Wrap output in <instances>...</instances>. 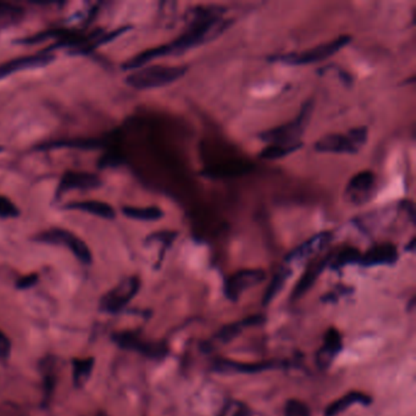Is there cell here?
Segmentation results:
<instances>
[{"instance_id": "1", "label": "cell", "mask_w": 416, "mask_h": 416, "mask_svg": "<svg viewBox=\"0 0 416 416\" xmlns=\"http://www.w3.org/2000/svg\"><path fill=\"white\" fill-rule=\"evenodd\" d=\"M228 9L221 5H198L187 13V27L178 37L158 47L146 49L122 65L124 70L141 69L161 56L182 55L191 49L201 47L223 35L231 26L225 18Z\"/></svg>"}, {"instance_id": "2", "label": "cell", "mask_w": 416, "mask_h": 416, "mask_svg": "<svg viewBox=\"0 0 416 416\" xmlns=\"http://www.w3.org/2000/svg\"><path fill=\"white\" fill-rule=\"evenodd\" d=\"M188 66L185 65H151L143 66L141 69L133 70L126 78V85L134 90H146L161 88L172 85L186 76Z\"/></svg>"}, {"instance_id": "3", "label": "cell", "mask_w": 416, "mask_h": 416, "mask_svg": "<svg viewBox=\"0 0 416 416\" xmlns=\"http://www.w3.org/2000/svg\"><path fill=\"white\" fill-rule=\"evenodd\" d=\"M369 129L366 126L353 127L344 133H331L314 144V151L324 154L356 155L368 142Z\"/></svg>"}, {"instance_id": "4", "label": "cell", "mask_w": 416, "mask_h": 416, "mask_svg": "<svg viewBox=\"0 0 416 416\" xmlns=\"http://www.w3.org/2000/svg\"><path fill=\"white\" fill-rule=\"evenodd\" d=\"M313 110L314 100L311 99L306 100L302 107L301 112L296 116V119L274 129H266L264 132L259 133L257 137L262 142L267 143V146L269 144L291 146V144L301 143L302 136L309 124Z\"/></svg>"}, {"instance_id": "5", "label": "cell", "mask_w": 416, "mask_h": 416, "mask_svg": "<svg viewBox=\"0 0 416 416\" xmlns=\"http://www.w3.org/2000/svg\"><path fill=\"white\" fill-rule=\"evenodd\" d=\"M352 42L349 35L339 36L330 42L318 44L315 47L303 50V52L286 53L281 55L271 56L270 60L289 66H304L321 63L341 52L344 47Z\"/></svg>"}, {"instance_id": "6", "label": "cell", "mask_w": 416, "mask_h": 416, "mask_svg": "<svg viewBox=\"0 0 416 416\" xmlns=\"http://www.w3.org/2000/svg\"><path fill=\"white\" fill-rule=\"evenodd\" d=\"M32 240L43 245H60L69 249L73 257L85 265H90L93 262V254L86 242L76 236L73 232L61 228H50L37 233Z\"/></svg>"}, {"instance_id": "7", "label": "cell", "mask_w": 416, "mask_h": 416, "mask_svg": "<svg viewBox=\"0 0 416 416\" xmlns=\"http://www.w3.org/2000/svg\"><path fill=\"white\" fill-rule=\"evenodd\" d=\"M141 289V279L137 276H131L127 279H122L120 284H116L115 287L107 291L102 299H100V309L107 313H117L124 309L129 302L132 301L134 297Z\"/></svg>"}, {"instance_id": "8", "label": "cell", "mask_w": 416, "mask_h": 416, "mask_svg": "<svg viewBox=\"0 0 416 416\" xmlns=\"http://www.w3.org/2000/svg\"><path fill=\"white\" fill-rule=\"evenodd\" d=\"M332 238L334 236L331 232H320V233L314 235L313 237H310L309 240H305L297 248L293 249L291 253H288L282 266L294 274L298 266L303 265L311 257L321 253L322 250L330 245Z\"/></svg>"}, {"instance_id": "9", "label": "cell", "mask_w": 416, "mask_h": 416, "mask_svg": "<svg viewBox=\"0 0 416 416\" xmlns=\"http://www.w3.org/2000/svg\"><path fill=\"white\" fill-rule=\"evenodd\" d=\"M265 279V271L262 269H242L226 279L223 292L228 301L237 302L242 294H245L250 288L262 284Z\"/></svg>"}, {"instance_id": "10", "label": "cell", "mask_w": 416, "mask_h": 416, "mask_svg": "<svg viewBox=\"0 0 416 416\" xmlns=\"http://www.w3.org/2000/svg\"><path fill=\"white\" fill-rule=\"evenodd\" d=\"M56 56L53 53L42 52L30 55L18 56L10 60L0 63V81L9 76L23 73L27 70L41 69L55 61Z\"/></svg>"}, {"instance_id": "11", "label": "cell", "mask_w": 416, "mask_h": 416, "mask_svg": "<svg viewBox=\"0 0 416 416\" xmlns=\"http://www.w3.org/2000/svg\"><path fill=\"white\" fill-rule=\"evenodd\" d=\"M103 187V180L92 172L68 170L61 175L56 187V198H60L71 191H95Z\"/></svg>"}, {"instance_id": "12", "label": "cell", "mask_w": 416, "mask_h": 416, "mask_svg": "<svg viewBox=\"0 0 416 416\" xmlns=\"http://www.w3.org/2000/svg\"><path fill=\"white\" fill-rule=\"evenodd\" d=\"M376 187V175L370 170L358 172L349 180L346 187V198L354 206H363L373 198Z\"/></svg>"}, {"instance_id": "13", "label": "cell", "mask_w": 416, "mask_h": 416, "mask_svg": "<svg viewBox=\"0 0 416 416\" xmlns=\"http://www.w3.org/2000/svg\"><path fill=\"white\" fill-rule=\"evenodd\" d=\"M264 321H265V319L262 315H254V316H248V318L240 320V321L228 324L223 329H220L219 332L213 338H210V341L202 344V351L209 353L214 351L216 347L228 344L233 339L237 338V336L240 335L243 331L247 330L249 327L259 326Z\"/></svg>"}, {"instance_id": "14", "label": "cell", "mask_w": 416, "mask_h": 416, "mask_svg": "<svg viewBox=\"0 0 416 416\" xmlns=\"http://www.w3.org/2000/svg\"><path fill=\"white\" fill-rule=\"evenodd\" d=\"M288 368L287 361H267L262 363H238V361H228V359H218L213 365V369L220 373H264L269 370L284 369Z\"/></svg>"}, {"instance_id": "15", "label": "cell", "mask_w": 416, "mask_h": 416, "mask_svg": "<svg viewBox=\"0 0 416 416\" xmlns=\"http://www.w3.org/2000/svg\"><path fill=\"white\" fill-rule=\"evenodd\" d=\"M105 143L95 138H63L39 143L32 148L33 151H59V149H76V151H98Z\"/></svg>"}, {"instance_id": "16", "label": "cell", "mask_w": 416, "mask_h": 416, "mask_svg": "<svg viewBox=\"0 0 416 416\" xmlns=\"http://www.w3.org/2000/svg\"><path fill=\"white\" fill-rule=\"evenodd\" d=\"M342 348H343L342 336L337 329L331 327L324 336V342H322L321 347L319 348L316 356H315V361H316L319 369H329L342 351Z\"/></svg>"}, {"instance_id": "17", "label": "cell", "mask_w": 416, "mask_h": 416, "mask_svg": "<svg viewBox=\"0 0 416 416\" xmlns=\"http://www.w3.org/2000/svg\"><path fill=\"white\" fill-rule=\"evenodd\" d=\"M114 339H115L116 343L121 346V347L142 353V354L149 356V358H156L158 359V358H164L168 354V347L165 344L144 342L138 336L133 335L131 332L115 335L114 336Z\"/></svg>"}, {"instance_id": "18", "label": "cell", "mask_w": 416, "mask_h": 416, "mask_svg": "<svg viewBox=\"0 0 416 416\" xmlns=\"http://www.w3.org/2000/svg\"><path fill=\"white\" fill-rule=\"evenodd\" d=\"M398 249L392 243H380L368 249V252L361 254L359 265L364 267L375 266L395 265L398 262Z\"/></svg>"}, {"instance_id": "19", "label": "cell", "mask_w": 416, "mask_h": 416, "mask_svg": "<svg viewBox=\"0 0 416 416\" xmlns=\"http://www.w3.org/2000/svg\"><path fill=\"white\" fill-rule=\"evenodd\" d=\"M64 210H76L86 213V214L95 215L97 218L104 220L116 219V211L109 203L102 201H80V202H71L63 206Z\"/></svg>"}, {"instance_id": "20", "label": "cell", "mask_w": 416, "mask_h": 416, "mask_svg": "<svg viewBox=\"0 0 416 416\" xmlns=\"http://www.w3.org/2000/svg\"><path fill=\"white\" fill-rule=\"evenodd\" d=\"M331 254H329L326 257H322L321 260L314 262V264L310 265L309 269L305 271L303 276H302L301 279H299V282L297 284L296 288H294V291H293L292 293L293 299L301 298L303 294L306 293L308 289H310V287L313 286L314 282L318 279L319 274H321L322 271L325 270L327 266H329Z\"/></svg>"}, {"instance_id": "21", "label": "cell", "mask_w": 416, "mask_h": 416, "mask_svg": "<svg viewBox=\"0 0 416 416\" xmlns=\"http://www.w3.org/2000/svg\"><path fill=\"white\" fill-rule=\"evenodd\" d=\"M371 403H373V399L369 395H365L363 392H358V390H353V392L344 395L342 398L332 402L330 405H327L325 416H337L341 412H346L348 407H352L353 404H361V405L368 407Z\"/></svg>"}, {"instance_id": "22", "label": "cell", "mask_w": 416, "mask_h": 416, "mask_svg": "<svg viewBox=\"0 0 416 416\" xmlns=\"http://www.w3.org/2000/svg\"><path fill=\"white\" fill-rule=\"evenodd\" d=\"M121 213L129 219L137 221H159L164 218V210L159 206H124Z\"/></svg>"}, {"instance_id": "23", "label": "cell", "mask_w": 416, "mask_h": 416, "mask_svg": "<svg viewBox=\"0 0 416 416\" xmlns=\"http://www.w3.org/2000/svg\"><path fill=\"white\" fill-rule=\"evenodd\" d=\"M76 35H78L76 31L69 30V28H55V30L42 31L36 35L18 38L15 43L30 46V44L41 43V42H44L48 39H56V42H58V41H63V39L71 38Z\"/></svg>"}, {"instance_id": "24", "label": "cell", "mask_w": 416, "mask_h": 416, "mask_svg": "<svg viewBox=\"0 0 416 416\" xmlns=\"http://www.w3.org/2000/svg\"><path fill=\"white\" fill-rule=\"evenodd\" d=\"M25 18V10L18 5L0 3V32L16 26Z\"/></svg>"}, {"instance_id": "25", "label": "cell", "mask_w": 416, "mask_h": 416, "mask_svg": "<svg viewBox=\"0 0 416 416\" xmlns=\"http://www.w3.org/2000/svg\"><path fill=\"white\" fill-rule=\"evenodd\" d=\"M361 254L358 249L354 247H347V248L341 249L336 254H331L330 266L331 270H341L346 266L352 265V264H359Z\"/></svg>"}, {"instance_id": "26", "label": "cell", "mask_w": 416, "mask_h": 416, "mask_svg": "<svg viewBox=\"0 0 416 416\" xmlns=\"http://www.w3.org/2000/svg\"><path fill=\"white\" fill-rule=\"evenodd\" d=\"M304 146V143H297V144H291V146H284V144H269L259 153V158L262 160H274L284 159L288 155L296 153L299 151Z\"/></svg>"}, {"instance_id": "27", "label": "cell", "mask_w": 416, "mask_h": 416, "mask_svg": "<svg viewBox=\"0 0 416 416\" xmlns=\"http://www.w3.org/2000/svg\"><path fill=\"white\" fill-rule=\"evenodd\" d=\"M292 274V272H289L287 269H284V266H281L279 270L274 274V279H271L269 287L266 289L264 299H262V304H270L271 302L276 298V296L284 289L288 279H291Z\"/></svg>"}, {"instance_id": "28", "label": "cell", "mask_w": 416, "mask_h": 416, "mask_svg": "<svg viewBox=\"0 0 416 416\" xmlns=\"http://www.w3.org/2000/svg\"><path fill=\"white\" fill-rule=\"evenodd\" d=\"M95 369V359L85 358L73 361V383L76 387H83L90 380L92 371Z\"/></svg>"}, {"instance_id": "29", "label": "cell", "mask_w": 416, "mask_h": 416, "mask_svg": "<svg viewBox=\"0 0 416 416\" xmlns=\"http://www.w3.org/2000/svg\"><path fill=\"white\" fill-rule=\"evenodd\" d=\"M219 416H250V409L247 404L236 399H230L220 410Z\"/></svg>"}, {"instance_id": "30", "label": "cell", "mask_w": 416, "mask_h": 416, "mask_svg": "<svg viewBox=\"0 0 416 416\" xmlns=\"http://www.w3.org/2000/svg\"><path fill=\"white\" fill-rule=\"evenodd\" d=\"M21 216V210L18 206L6 196L0 194V219H18Z\"/></svg>"}, {"instance_id": "31", "label": "cell", "mask_w": 416, "mask_h": 416, "mask_svg": "<svg viewBox=\"0 0 416 416\" xmlns=\"http://www.w3.org/2000/svg\"><path fill=\"white\" fill-rule=\"evenodd\" d=\"M284 416H311L310 409L299 399H288L284 405Z\"/></svg>"}, {"instance_id": "32", "label": "cell", "mask_w": 416, "mask_h": 416, "mask_svg": "<svg viewBox=\"0 0 416 416\" xmlns=\"http://www.w3.org/2000/svg\"><path fill=\"white\" fill-rule=\"evenodd\" d=\"M178 233L175 231H159L151 233V236L146 237V243H161L164 248L168 249L171 247L172 243L175 242Z\"/></svg>"}, {"instance_id": "33", "label": "cell", "mask_w": 416, "mask_h": 416, "mask_svg": "<svg viewBox=\"0 0 416 416\" xmlns=\"http://www.w3.org/2000/svg\"><path fill=\"white\" fill-rule=\"evenodd\" d=\"M37 282H38V274H30L18 279L16 282V287L18 289H28V288L33 287Z\"/></svg>"}, {"instance_id": "34", "label": "cell", "mask_w": 416, "mask_h": 416, "mask_svg": "<svg viewBox=\"0 0 416 416\" xmlns=\"http://www.w3.org/2000/svg\"><path fill=\"white\" fill-rule=\"evenodd\" d=\"M10 353H11V341L3 331L0 330V358L5 359L10 356Z\"/></svg>"}, {"instance_id": "35", "label": "cell", "mask_w": 416, "mask_h": 416, "mask_svg": "<svg viewBox=\"0 0 416 416\" xmlns=\"http://www.w3.org/2000/svg\"><path fill=\"white\" fill-rule=\"evenodd\" d=\"M414 249H415V237H412L410 242H409V245L405 247L407 252H414Z\"/></svg>"}, {"instance_id": "36", "label": "cell", "mask_w": 416, "mask_h": 416, "mask_svg": "<svg viewBox=\"0 0 416 416\" xmlns=\"http://www.w3.org/2000/svg\"><path fill=\"white\" fill-rule=\"evenodd\" d=\"M4 151H5V146H0V153H4Z\"/></svg>"}]
</instances>
